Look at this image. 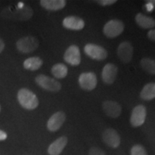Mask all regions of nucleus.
<instances>
[{"label": "nucleus", "instance_id": "nucleus-3", "mask_svg": "<svg viewBox=\"0 0 155 155\" xmlns=\"http://www.w3.org/2000/svg\"><path fill=\"white\" fill-rule=\"evenodd\" d=\"M35 82L42 88L51 92H58L61 89V84L57 80L47 75L40 74L35 78Z\"/></svg>", "mask_w": 155, "mask_h": 155}, {"label": "nucleus", "instance_id": "nucleus-18", "mask_svg": "<svg viewBox=\"0 0 155 155\" xmlns=\"http://www.w3.org/2000/svg\"><path fill=\"white\" fill-rule=\"evenodd\" d=\"M135 21L137 24L143 29H151L155 27L154 19L141 13H138L136 15Z\"/></svg>", "mask_w": 155, "mask_h": 155}, {"label": "nucleus", "instance_id": "nucleus-14", "mask_svg": "<svg viewBox=\"0 0 155 155\" xmlns=\"http://www.w3.org/2000/svg\"><path fill=\"white\" fill-rule=\"evenodd\" d=\"M102 108L106 115L113 119L119 117L122 111L121 106L114 101H105L103 103Z\"/></svg>", "mask_w": 155, "mask_h": 155}, {"label": "nucleus", "instance_id": "nucleus-7", "mask_svg": "<svg viewBox=\"0 0 155 155\" xmlns=\"http://www.w3.org/2000/svg\"><path fill=\"white\" fill-rule=\"evenodd\" d=\"M97 77L92 72H85L81 73L78 78L79 86L85 91H92L97 86Z\"/></svg>", "mask_w": 155, "mask_h": 155}, {"label": "nucleus", "instance_id": "nucleus-15", "mask_svg": "<svg viewBox=\"0 0 155 155\" xmlns=\"http://www.w3.org/2000/svg\"><path fill=\"white\" fill-rule=\"evenodd\" d=\"M63 25L68 30H81L84 28L85 22L83 19L77 16H68L63 20Z\"/></svg>", "mask_w": 155, "mask_h": 155}, {"label": "nucleus", "instance_id": "nucleus-29", "mask_svg": "<svg viewBox=\"0 0 155 155\" xmlns=\"http://www.w3.org/2000/svg\"><path fill=\"white\" fill-rule=\"evenodd\" d=\"M4 48H5V42H3V40L2 39H0V53L2 52Z\"/></svg>", "mask_w": 155, "mask_h": 155}, {"label": "nucleus", "instance_id": "nucleus-30", "mask_svg": "<svg viewBox=\"0 0 155 155\" xmlns=\"http://www.w3.org/2000/svg\"><path fill=\"white\" fill-rule=\"evenodd\" d=\"M150 2L153 4V5H154V7L155 9V0H152V1H150Z\"/></svg>", "mask_w": 155, "mask_h": 155}, {"label": "nucleus", "instance_id": "nucleus-24", "mask_svg": "<svg viewBox=\"0 0 155 155\" xmlns=\"http://www.w3.org/2000/svg\"><path fill=\"white\" fill-rule=\"evenodd\" d=\"M89 155H106V153L101 149L96 147H93L89 150Z\"/></svg>", "mask_w": 155, "mask_h": 155}, {"label": "nucleus", "instance_id": "nucleus-27", "mask_svg": "<svg viewBox=\"0 0 155 155\" xmlns=\"http://www.w3.org/2000/svg\"><path fill=\"white\" fill-rule=\"evenodd\" d=\"M147 36L150 40H153V41H155V29H153V30H150L147 33Z\"/></svg>", "mask_w": 155, "mask_h": 155}, {"label": "nucleus", "instance_id": "nucleus-8", "mask_svg": "<svg viewBox=\"0 0 155 155\" xmlns=\"http://www.w3.org/2000/svg\"><path fill=\"white\" fill-rule=\"evenodd\" d=\"M64 60L67 63L73 66H77L80 65L81 56L79 48L75 45H72L68 48L64 54Z\"/></svg>", "mask_w": 155, "mask_h": 155}, {"label": "nucleus", "instance_id": "nucleus-31", "mask_svg": "<svg viewBox=\"0 0 155 155\" xmlns=\"http://www.w3.org/2000/svg\"><path fill=\"white\" fill-rule=\"evenodd\" d=\"M0 111H1V106H0Z\"/></svg>", "mask_w": 155, "mask_h": 155}, {"label": "nucleus", "instance_id": "nucleus-11", "mask_svg": "<svg viewBox=\"0 0 155 155\" xmlns=\"http://www.w3.org/2000/svg\"><path fill=\"white\" fill-rule=\"evenodd\" d=\"M103 141L111 148H117L121 143V138L117 131L114 129H107L102 134Z\"/></svg>", "mask_w": 155, "mask_h": 155}, {"label": "nucleus", "instance_id": "nucleus-23", "mask_svg": "<svg viewBox=\"0 0 155 155\" xmlns=\"http://www.w3.org/2000/svg\"><path fill=\"white\" fill-rule=\"evenodd\" d=\"M131 155H147V153L141 145L137 144L133 146L131 148Z\"/></svg>", "mask_w": 155, "mask_h": 155}, {"label": "nucleus", "instance_id": "nucleus-22", "mask_svg": "<svg viewBox=\"0 0 155 155\" xmlns=\"http://www.w3.org/2000/svg\"><path fill=\"white\" fill-rule=\"evenodd\" d=\"M141 68L150 74H155V61L149 58H142L140 61Z\"/></svg>", "mask_w": 155, "mask_h": 155}, {"label": "nucleus", "instance_id": "nucleus-12", "mask_svg": "<svg viewBox=\"0 0 155 155\" xmlns=\"http://www.w3.org/2000/svg\"><path fill=\"white\" fill-rule=\"evenodd\" d=\"M65 121V114L63 111H58L53 114L48 121L47 127L50 131H56L62 127Z\"/></svg>", "mask_w": 155, "mask_h": 155}, {"label": "nucleus", "instance_id": "nucleus-10", "mask_svg": "<svg viewBox=\"0 0 155 155\" xmlns=\"http://www.w3.org/2000/svg\"><path fill=\"white\" fill-rule=\"evenodd\" d=\"M134 48L129 42H123L119 45L117 49V55L120 61L124 63H129L133 57Z\"/></svg>", "mask_w": 155, "mask_h": 155}, {"label": "nucleus", "instance_id": "nucleus-26", "mask_svg": "<svg viewBox=\"0 0 155 155\" xmlns=\"http://www.w3.org/2000/svg\"><path fill=\"white\" fill-rule=\"evenodd\" d=\"M145 7H146L147 11L149 12H152L154 9V5H153V4L150 1L147 2V3L145 5Z\"/></svg>", "mask_w": 155, "mask_h": 155}, {"label": "nucleus", "instance_id": "nucleus-19", "mask_svg": "<svg viewBox=\"0 0 155 155\" xmlns=\"http://www.w3.org/2000/svg\"><path fill=\"white\" fill-rule=\"evenodd\" d=\"M43 64V61L39 57H31L26 59L23 63V66L25 69L29 71H37Z\"/></svg>", "mask_w": 155, "mask_h": 155}, {"label": "nucleus", "instance_id": "nucleus-20", "mask_svg": "<svg viewBox=\"0 0 155 155\" xmlns=\"http://www.w3.org/2000/svg\"><path fill=\"white\" fill-rule=\"evenodd\" d=\"M140 97L146 101L155 98V83H150L145 85L140 93Z\"/></svg>", "mask_w": 155, "mask_h": 155}, {"label": "nucleus", "instance_id": "nucleus-17", "mask_svg": "<svg viewBox=\"0 0 155 155\" xmlns=\"http://www.w3.org/2000/svg\"><path fill=\"white\" fill-rule=\"evenodd\" d=\"M40 3L43 8L50 11L61 10L66 5L65 0H41Z\"/></svg>", "mask_w": 155, "mask_h": 155}, {"label": "nucleus", "instance_id": "nucleus-4", "mask_svg": "<svg viewBox=\"0 0 155 155\" xmlns=\"http://www.w3.org/2000/svg\"><path fill=\"white\" fill-rule=\"evenodd\" d=\"M124 30V25L119 19H111L104 25L103 32L108 38H114L120 35Z\"/></svg>", "mask_w": 155, "mask_h": 155}, {"label": "nucleus", "instance_id": "nucleus-9", "mask_svg": "<svg viewBox=\"0 0 155 155\" xmlns=\"http://www.w3.org/2000/svg\"><path fill=\"white\" fill-rule=\"evenodd\" d=\"M147 116V109L144 106L137 105L134 108L131 112L130 122L134 127H140L144 123Z\"/></svg>", "mask_w": 155, "mask_h": 155}, {"label": "nucleus", "instance_id": "nucleus-5", "mask_svg": "<svg viewBox=\"0 0 155 155\" xmlns=\"http://www.w3.org/2000/svg\"><path fill=\"white\" fill-rule=\"evenodd\" d=\"M17 50L23 53H30L34 52L39 47V41L32 36L24 37L17 42Z\"/></svg>", "mask_w": 155, "mask_h": 155}, {"label": "nucleus", "instance_id": "nucleus-13", "mask_svg": "<svg viewBox=\"0 0 155 155\" xmlns=\"http://www.w3.org/2000/svg\"><path fill=\"white\" fill-rule=\"evenodd\" d=\"M118 68L113 63H107L102 71V80L106 84H112L116 80Z\"/></svg>", "mask_w": 155, "mask_h": 155}, {"label": "nucleus", "instance_id": "nucleus-25", "mask_svg": "<svg viewBox=\"0 0 155 155\" xmlns=\"http://www.w3.org/2000/svg\"><path fill=\"white\" fill-rule=\"evenodd\" d=\"M101 6H108L114 5V3L116 2V0H100L97 2Z\"/></svg>", "mask_w": 155, "mask_h": 155}, {"label": "nucleus", "instance_id": "nucleus-21", "mask_svg": "<svg viewBox=\"0 0 155 155\" xmlns=\"http://www.w3.org/2000/svg\"><path fill=\"white\" fill-rule=\"evenodd\" d=\"M68 70L66 65L63 63H57L52 67L51 73L54 75V77L58 79L64 78L67 76Z\"/></svg>", "mask_w": 155, "mask_h": 155}, {"label": "nucleus", "instance_id": "nucleus-6", "mask_svg": "<svg viewBox=\"0 0 155 155\" xmlns=\"http://www.w3.org/2000/svg\"><path fill=\"white\" fill-rule=\"evenodd\" d=\"M84 52L88 57L96 61H103L108 56V53L105 48L93 43L86 45L84 47Z\"/></svg>", "mask_w": 155, "mask_h": 155}, {"label": "nucleus", "instance_id": "nucleus-28", "mask_svg": "<svg viewBox=\"0 0 155 155\" xmlns=\"http://www.w3.org/2000/svg\"><path fill=\"white\" fill-rule=\"evenodd\" d=\"M7 138V134H6L5 131L0 130V141L5 140Z\"/></svg>", "mask_w": 155, "mask_h": 155}, {"label": "nucleus", "instance_id": "nucleus-2", "mask_svg": "<svg viewBox=\"0 0 155 155\" xmlns=\"http://www.w3.org/2000/svg\"><path fill=\"white\" fill-rule=\"evenodd\" d=\"M17 99L23 108L33 110L39 105L38 97L33 92L28 88H21L17 94Z\"/></svg>", "mask_w": 155, "mask_h": 155}, {"label": "nucleus", "instance_id": "nucleus-1", "mask_svg": "<svg viewBox=\"0 0 155 155\" xmlns=\"http://www.w3.org/2000/svg\"><path fill=\"white\" fill-rule=\"evenodd\" d=\"M1 15L5 18L7 17L9 19H17V20H28L32 17L33 11L31 7L25 5L24 4H20L15 9H5L2 11Z\"/></svg>", "mask_w": 155, "mask_h": 155}, {"label": "nucleus", "instance_id": "nucleus-16", "mask_svg": "<svg viewBox=\"0 0 155 155\" xmlns=\"http://www.w3.org/2000/svg\"><path fill=\"white\" fill-rule=\"evenodd\" d=\"M68 143L66 137H61L53 141L48 147V154L50 155H59L63 152Z\"/></svg>", "mask_w": 155, "mask_h": 155}]
</instances>
